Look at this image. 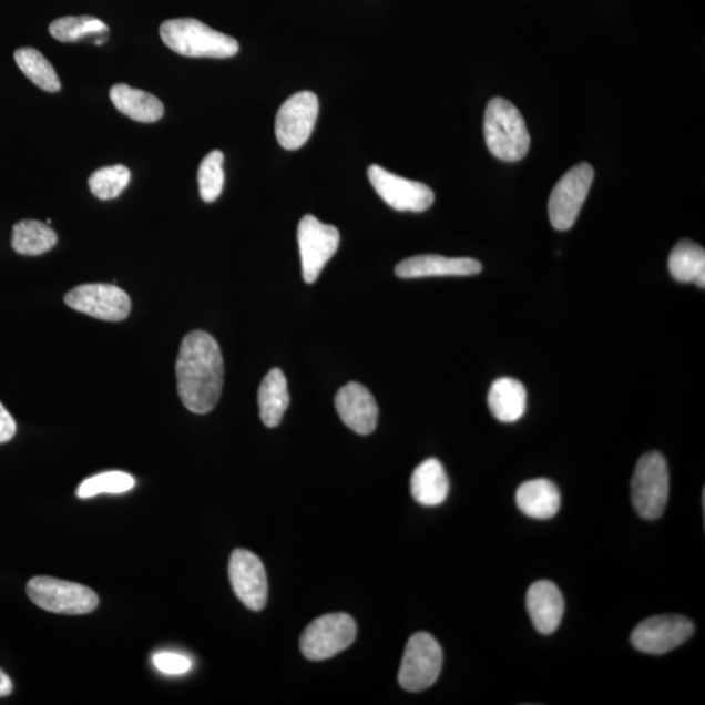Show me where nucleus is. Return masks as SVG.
Returning a JSON list of instances; mask_svg holds the SVG:
<instances>
[{
  "label": "nucleus",
  "instance_id": "nucleus-14",
  "mask_svg": "<svg viewBox=\"0 0 705 705\" xmlns=\"http://www.w3.org/2000/svg\"><path fill=\"white\" fill-rule=\"evenodd\" d=\"M229 578L235 596L249 611L260 612L266 606L267 572L258 556L244 549L234 550L229 562Z\"/></svg>",
  "mask_w": 705,
  "mask_h": 705
},
{
  "label": "nucleus",
  "instance_id": "nucleus-5",
  "mask_svg": "<svg viewBox=\"0 0 705 705\" xmlns=\"http://www.w3.org/2000/svg\"><path fill=\"white\" fill-rule=\"evenodd\" d=\"M27 593L34 605L55 614L92 613L100 602L98 594L91 588L50 576H37L29 580Z\"/></svg>",
  "mask_w": 705,
  "mask_h": 705
},
{
  "label": "nucleus",
  "instance_id": "nucleus-17",
  "mask_svg": "<svg viewBox=\"0 0 705 705\" xmlns=\"http://www.w3.org/2000/svg\"><path fill=\"white\" fill-rule=\"evenodd\" d=\"M527 609L533 626L540 634L555 633L564 613V600L560 588L548 580L532 584L527 593Z\"/></svg>",
  "mask_w": 705,
  "mask_h": 705
},
{
  "label": "nucleus",
  "instance_id": "nucleus-12",
  "mask_svg": "<svg viewBox=\"0 0 705 705\" xmlns=\"http://www.w3.org/2000/svg\"><path fill=\"white\" fill-rule=\"evenodd\" d=\"M694 633V623L686 616L658 615L637 624L631 643L648 655H664L686 643Z\"/></svg>",
  "mask_w": 705,
  "mask_h": 705
},
{
  "label": "nucleus",
  "instance_id": "nucleus-22",
  "mask_svg": "<svg viewBox=\"0 0 705 705\" xmlns=\"http://www.w3.org/2000/svg\"><path fill=\"white\" fill-rule=\"evenodd\" d=\"M260 418L267 428H276L289 408L288 381L280 369H272L262 380L258 392Z\"/></svg>",
  "mask_w": 705,
  "mask_h": 705
},
{
  "label": "nucleus",
  "instance_id": "nucleus-29",
  "mask_svg": "<svg viewBox=\"0 0 705 705\" xmlns=\"http://www.w3.org/2000/svg\"><path fill=\"white\" fill-rule=\"evenodd\" d=\"M135 488L134 477L124 472H106L86 479L78 488L79 498L88 499L100 494H122Z\"/></svg>",
  "mask_w": 705,
  "mask_h": 705
},
{
  "label": "nucleus",
  "instance_id": "nucleus-21",
  "mask_svg": "<svg viewBox=\"0 0 705 705\" xmlns=\"http://www.w3.org/2000/svg\"><path fill=\"white\" fill-rule=\"evenodd\" d=\"M488 402L497 420L504 423L517 422L525 413L527 389L517 379H497L490 387Z\"/></svg>",
  "mask_w": 705,
  "mask_h": 705
},
{
  "label": "nucleus",
  "instance_id": "nucleus-25",
  "mask_svg": "<svg viewBox=\"0 0 705 705\" xmlns=\"http://www.w3.org/2000/svg\"><path fill=\"white\" fill-rule=\"evenodd\" d=\"M58 244V235L50 225L35 219H23L12 229L11 245L14 252L25 256H39Z\"/></svg>",
  "mask_w": 705,
  "mask_h": 705
},
{
  "label": "nucleus",
  "instance_id": "nucleus-9",
  "mask_svg": "<svg viewBox=\"0 0 705 705\" xmlns=\"http://www.w3.org/2000/svg\"><path fill=\"white\" fill-rule=\"evenodd\" d=\"M297 237L304 280L313 284L318 280L321 270L339 248L340 233L335 226L323 224L313 215H306L299 222Z\"/></svg>",
  "mask_w": 705,
  "mask_h": 705
},
{
  "label": "nucleus",
  "instance_id": "nucleus-2",
  "mask_svg": "<svg viewBox=\"0 0 705 705\" xmlns=\"http://www.w3.org/2000/svg\"><path fill=\"white\" fill-rule=\"evenodd\" d=\"M483 134L488 149L505 163H518L527 156L531 136L520 110L502 98L490 100L484 112Z\"/></svg>",
  "mask_w": 705,
  "mask_h": 705
},
{
  "label": "nucleus",
  "instance_id": "nucleus-19",
  "mask_svg": "<svg viewBox=\"0 0 705 705\" xmlns=\"http://www.w3.org/2000/svg\"><path fill=\"white\" fill-rule=\"evenodd\" d=\"M411 495L422 505L442 504L450 491L446 470L437 459H428L415 469L410 480Z\"/></svg>",
  "mask_w": 705,
  "mask_h": 705
},
{
  "label": "nucleus",
  "instance_id": "nucleus-24",
  "mask_svg": "<svg viewBox=\"0 0 705 705\" xmlns=\"http://www.w3.org/2000/svg\"><path fill=\"white\" fill-rule=\"evenodd\" d=\"M670 270L680 283H694L704 289L705 252L693 241L683 239L674 246L670 256Z\"/></svg>",
  "mask_w": 705,
  "mask_h": 705
},
{
  "label": "nucleus",
  "instance_id": "nucleus-10",
  "mask_svg": "<svg viewBox=\"0 0 705 705\" xmlns=\"http://www.w3.org/2000/svg\"><path fill=\"white\" fill-rule=\"evenodd\" d=\"M319 114L317 94L305 91L284 102L276 116V136L283 149L296 151L310 139Z\"/></svg>",
  "mask_w": 705,
  "mask_h": 705
},
{
  "label": "nucleus",
  "instance_id": "nucleus-31",
  "mask_svg": "<svg viewBox=\"0 0 705 705\" xmlns=\"http://www.w3.org/2000/svg\"><path fill=\"white\" fill-rule=\"evenodd\" d=\"M17 422H14L10 411L0 402V445L10 442L17 435Z\"/></svg>",
  "mask_w": 705,
  "mask_h": 705
},
{
  "label": "nucleus",
  "instance_id": "nucleus-23",
  "mask_svg": "<svg viewBox=\"0 0 705 705\" xmlns=\"http://www.w3.org/2000/svg\"><path fill=\"white\" fill-rule=\"evenodd\" d=\"M49 31L59 42L84 41L95 47L104 45L110 35V29L104 21L90 14L57 19L50 24Z\"/></svg>",
  "mask_w": 705,
  "mask_h": 705
},
{
  "label": "nucleus",
  "instance_id": "nucleus-6",
  "mask_svg": "<svg viewBox=\"0 0 705 705\" xmlns=\"http://www.w3.org/2000/svg\"><path fill=\"white\" fill-rule=\"evenodd\" d=\"M443 665V652L439 643L428 633H418L409 638L403 652L399 682L409 693H421L437 682Z\"/></svg>",
  "mask_w": 705,
  "mask_h": 705
},
{
  "label": "nucleus",
  "instance_id": "nucleus-16",
  "mask_svg": "<svg viewBox=\"0 0 705 705\" xmlns=\"http://www.w3.org/2000/svg\"><path fill=\"white\" fill-rule=\"evenodd\" d=\"M482 272V264L472 258H446L440 255H418L402 260L395 268L400 278L440 276H474Z\"/></svg>",
  "mask_w": 705,
  "mask_h": 705
},
{
  "label": "nucleus",
  "instance_id": "nucleus-7",
  "mask_svg": "<svg viewBox=\"0 0 705 705\" xmlns=\"http://www.w3.org/2000/svg\"><path fill=\"white\" fill-rule=\"evenodd\" d=\"M356 636L357 624L350 615L327 614L308 624L299 646L306 658L321 661L339 655L356 641Z\"/></svg>",
  "mask_w": 705,
  "mask_h": 705
},
{
  "label": "nucleus",
  "instance_id": "nucleus-13",
  "mask_svg": "<svg viewBox=\"0 0 705 705\" xmlns=\"http://www.w3.org/2000/svg\"><path fill=\"white\" fill-rule=\"evenodd\" d=\"M367 175L381 200L396 211L425 212L436 201L435 191L429 186L402 178L379 165H371Z\"/></svg>",
  "mask_w": 705,
  "mask_h": 705
},
{
  "label": "nucleus",
  "instance_id": "nucleus-20",
  "mask_svg": "<svg viewBox=\"0 0 705 705\" xmlns=\"http://www.w3.org/2000/svg\"><path fill=\"white\" fill-rule=\"evenodd\" d=\"M117 112L142 123L157 122L164 115V105L156 95L136 90L127 84H116L110 90Z\"/></svg>",
  "mask_w": 705,
  "mask_h": 705
},
{
  "label": "nucleus",
  "instance_id": "nucleus-26",
  "mask_svg": "<svg viewBox=\"0 0 705 705\" xmlns=\"http://www.w3.org/2000/svg\"><path fill=\"white\" fill-rule=\"evenodd\" d=\"M14 62L24 75L42 91L55 93L61 91V82L57 72L45 57L33 48H21L14 51Z\"/></svg>",
  "mask_w": 705,
  "mask_h": 705
},
{
  "label": "nucleus",
  "instance_id": "nucleus-11",
  "mask_svg": "<svg viewBox=\"0 0 705 705\" xmlns=\"http://www.w3.org/2000/svg\"><path fill=\"white\" fill-rule=\"evenodd\" d=\"M64 304L90 317L121 321L131 313V298L126 292L110 284H84L64 296Z\"/></svg>",
  "mask_w": 705,
  "mask_h": 705
},
{
  "label": "nucleus",
  "instance_id": "nucleus-15",
  "mask_svg": "<svg viewBox=\"0 0 705 705\" xmlns=\"http://www.w3.org/2000/svg\"><path fill=\"white\" fill-rule=\"evenodd\" d=\"M335 403L341 421L357 435L369 436L377 429L379 409L365 386L350 381L339 389Z\"/></svg>",
  "mask_w": 705,
  "mask_h": 705
},
{
  "label": "nucleus",
  "instance_id": "nucleus-18",
  "mask_svg": "<svg viewBox=\"0 0 705 705\" xmlns=\"http://www.w3.org/2000/svg\"><path fill=\"white\" fill-rule=\"evenodd\" d=\"M517 504L529 518L552 519L561 509L560 489L546 479L527 481L517 491Z\"/></svg>",
  "mask_w": 705,
  "mask_h": 705
},
{
  "label": "nucleus",
  "instance_id": "nucleus-27",
  "mask_svg": "<svg viewBox=\"0 0 705 705\" xmlns=\"http://www.w3.org/2000/svg\"><path fill=\"white\" fill-rule=\"evenodd\" d=\"M131 172L126 166L114 165L99 168L92 175L88 185L95 197L101 201L115 200L129 186Z\"/></svg>",
  "mask_w": 705,
  "mask_h": 705
},
{
  "label": "nucleus",
  "instance_id": "nucleus-30",
  "mask_svg": "<svg viewBox=\"0 0 705 705\" xmlns=\"http://www.w3.org/2000/svg\"><path fill=\"white\" fill-rule=\"evenodd\" d=\"M153 664L160 672L168 675H181L190 672L193 667L190 658L178 655V653H157L153 656Z\"/></svg>",
  "mask_w": 705,
  "mask_h": 705
},
{
  "label": "nucleus",
  "instance_id": "nucleus-1",
  "mask_svg": "<svg viewBox=\"0 0 705 705\" xmlns=\"http://www.w3.org/2000/svg\"><path fill=\"white\" fill-rule=\"evenodd\" d=\"M175 372L183 406L196 415L210 413L224 386V358L215 337L204 330L183 337Z\"/></svg>",
  "mask_w": 705,
  "mask_h": 705
},
{
  "label": "nucleus",
  "instance_id": "nucleus-32",
  "mask_svg": "<svg viewBox=\"0 0 705 705\" xmlns=\"http://www.w3.org/2000/svg\"><path fill=\"white\" fill-rule=\"evenodd\" d=\"M13 689L12 681L2 671H0V697H6L11 695Z\"/></svg>",
  "mask_w": 705,
  "mask_h": 705
},
{
  "label": "nucleus",
  "instance_id": "nucleus-28",
  "mask_svg": "<svg viewBox=\"0 0 705 705\" xmlns=\"http://www.w3.org/2000/svg\"><path fill=\"white\" fill-rule=\"evenodd\" d=\"M223 164L222 151H212L202 161L197 182H200L201 197L205 203L216 202L223 193L225 182Z\"/></svg>",
  "mask_w": 705,
  "mask_h": 705
},
{
  "label": "nucleus",
  "instance_id": "nucleus-4",
  "mask_svg": "<svg viewBox=\"0 0 705 705\" xmlns=\"http://www.w3.org/2000/svg\"><path fill=\"white\" fill-rule=\"evenodd\" d=\"M631 495L636 512L643 519L656 520L663 515L670 498V468L663 454L645 453L637 461Z\"/></svg>",
  "mask_w": 705,
  "mask_h": 705
},
{
  "label": "nucleus",
  "instance_id": "nucleus-8",
  "mask_svg": "<svg viewBox=\"0 0 705 705\" xmlns=\"http://www.w3.org/2000/svg\"><path fill=\"white\" fill-rule=\"evenodd\" d=\"M593 180V167L583 163L570 168L556 183L549 201V217L554 229L569 231L575 225Z\"/></svg>",
  "mask_w": 705,
  "mask_h": 705
},
{
  "label": "nucleus",
  "instance_id": "nucleus-3",
  "mask_svg": "<svg viewBox=\"0 0 705 705\" xmlns=\"http://www.w3.org/2000/svg\"><path fill=\"white\" fill-rule=\"evenodd\" d=\"M161 40L176 54L225 59L238 54L239 43L196 19L167 20L160 27Z\"/></svg>",
  "mask_w": 705,
  "mask_h": 705
}]
</instances>
